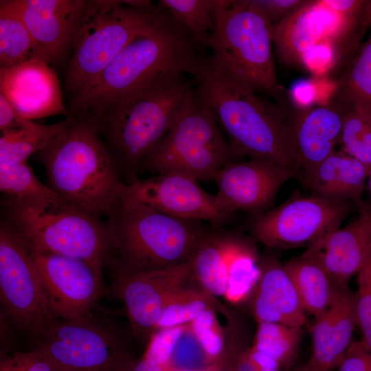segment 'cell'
Listing matches in <instances>:
<instances>
[{"label":"cell","mask_w":371,"mask_h":371,"mask_svg":"<svg viewBox=\"0 0 371 371\" xmlns=\"http://www.w3.org/2000/svg\"><path fill=\"white\" fill-rule=\"evenodd\" d=\"M205 47L168 10L148 31L128 43L89 89L66 104V117H85L162 76L199 77L210 67Z\"/></svg>","instance_id":"obj_1"},{"label":"cell","mask_w":371,"mask_h":371,"mask_svg":"<svg viewBox=\"0 0 371 371\" xmlns=\"http://www.w3.org/2000/svg\"><path fill=\"white\" fill-rule=\"evenodd\" d=\"M194 85V79L184 74L166 75L93 114L78 117L95 127L120 174L130 183L138 179L142 162L171 126Z\"/></svg>","instance_id":"obj_2"},{"label":"cell","mask_w":371,"mask_h":371,"mask_svg":"<svg viewBox=\"0 0 371 371\" xmlns=\"http://www.w3.org/2000/svg\"><path fill=\"white\" fill-rule=\"evenodd\" d=\"M38 153L47 185L68 204L100 220L109 219L120 206L125 183L99 132L85 118L72 117Z\"/></svg>","instance_id":"obj_3"},{"label":"cell","mask_w":371,"mask_h":371,"mask_svg":"<svg viewBox=\"0 0 371 371\" xmlns=\"http://www.w3.org/2000/svg\"><path fill=\"white\" fill-rule=\"evenodd\" d=\"M195 92L226 135L236 158L269 160L295 175L293 113L240 88L211 69L196 78Z\"/></svg>","instance_id":"obj_4"},{"label":"cell","mask_w":371,"mask_h":371,"mask_svg":"<svg viewBox=\"0 0 371 371\" xmlns=\"http://www.w3.org/2000/svg\"><path fill=\"white\" fill-rule=\"evenodd\" d=\"M273 27L251 0H217L208 47L212 71L241 89L288 107L276 77Z\"/></svg>","instance_id":"obj_5"},{"label":"cell","mask_w":371,"mask_h":371,"mask_svg":"<svg viewBox=\"0 0 371 371\" xmlns=\"http://www.w3.org/2000/svg\"><path fill=\"white\" fill-rule=\"evenodd\" d=\"M113 274L165 269L190 260L207 228L202 221L172 216L147 206L121 202L107 220Z\"/></svg>","instance_id":"obj_6"},{"label":"cell","mask_w":371,"mask_h":371,"mask_svg":"<svg viewBox=\"0 0 371 371\" xmlns=\"http://www.w3.org/2000/svg\"><path fill=\"white\" fill-rule=\"evenodd\" d=\"M5 218L37 251L86 262L100 275L109 265L113 241L108 221L64 200L4 201Z\"/></svg>","instance_id":"obj_7"},{"label":"cell","mask_w":371,"mask_h":371,"mask_svg":"<svg viewBox=\"0 0 371 371\" xmlns=\"http://www.w3.org/2000/svg\"><path fill=\"white\" fill-rule=\"evenodd\" d=\"M166 10L159 2L138 8L118 0L85 1L65 78L70 99L87 91L122 49L151 29Z\"/></svg>","instance_id":"obj_8"},{"label":"cell","mask_w":371,"mask_h":371,"mask_svg":"<svg viewBox=\"0 0 371 371\" xmlns=\"http://www.w3.org/2000/svg\"><path fill=\"white\" fill-rule=\"evenodd\" d=\"M232 161L236 159L226 137L194 88L167 133L144 159L140 170L207 181Z\"/></svg>","instance_id":"obj_9"},{"label":"cell","mask_w":371,"mask_h":371,"mask_svg":"<svg viewBox=\"0 0 371 371\" xmlns=\"http://www.w3.org/2000/svg\"><path fill=\"white\" fill-rule=\"evenodd\" d=\"M0 299L4 314L37 342L58 322L50 309L30 245L4 218L0 223Z\"/></svg>","instance_id":"obj_10"},{"label":"cell","mask_w":371,"mask_h":371,"mask_svg":"<svg viewBox=\"0 0 371 371\" xmlns=\"http://www.w3.org/2000/svg\"><path fill=\"white\" fill-rule=\"evenodd\" d=\"M36 348L58 371H120L133 358L113 322L93 308L57 322Z\"/></svg>","instance_id":"obj_11"},{"label":"cell","mask_w":371,"mask_h":371,"mask_svg":"<svg viewBox=\"0 0 371 371\" xmlns=\"http://www.w3.org/2000/svg\"><path fill=\"white\" fill-rule=\"evenodd\" d=\"M350 210L349 201L294 196L275 208L254 215L251 229L258 240L269 247H309L339 228Z\"/></svg>","instance_id":"obj_12"},{"label":"cell","mask_w":371,"mask_h":371,"mask_svg":"<svg viewBox=\"0 0 371 371\" xmlns=\"http://www.w3.org/2000/svg\"><path fill=\"white\" fill-rule=\"evenodd\" d=\"M192 278V258L176 266L130 274H113L111 293L125 305L133 334L150 337L168 302Z\"/></svg>","instance_id":"obj_13"},{"label":"cell","mask_w":371,"mask_h":371,"mask_svg":"<svg viewBox=\"0 0 371 371\" xmlns=\"http://www.w3.org/2000/svg\"><path fill=\"white\" fill-rule=\"evenodd\" d=\"M32 251L50 309L58 319H76L94 308L106 292L102 276L85 261Z\"/></svg>","instance_id":"obj_14"},{"label":"cell","mask_w":371,"mask_h":371,"mask_svg":"<svg viewBox=\"0 0 371 371\" xmlns=\"http://www.w3.org/2000/svg\"><path fill=\"white\" fill-rule=\"evenodd\" d=\"M121 202L141 204L185 219L221 227L228 219L218 210L215 195L188 177L167 173L124 183Z\"/></svg>","instance_id":"obj_15"},{"label":"cell","mask_w":371,"mask_h":371,"mask_svg":"<svg viewBox=\"0 0 371 371\" xmlns=\"http://www.w3.org/2000/svg\"><path fill=\"white\" fill-rule=\"evenodd\" d=\"M292 177H295L292 170L269 160L228 163L212 179L218 188L217 207L227 219L237 211L253 216L262 213Z\"/></svg>","instance_id":"obj_16"},{"label":"cell","mask_w":371,"mask_h":371,"mask_svg":"<svg viewBox=\"0 0 371 371\" xmlns=\"http://www.w3.org/2000/svg\"><path fill=\"white\" fill-rule=\"evenodd\" d=\"M34 43V58L56 63L71 50L85 0H10Z\"/></svg>","instance_id":"obj_17"},{"label":"cell","mask_w":371,"mask_h":371,"mask_svg":"<svg viewBox=\"0 0 371 371\" xmlns=\"http://www.w3.org/2000/svg\"><path fill=\"white\" fill-rule=\"evenodd\" d=\"M0 93L23 118L67 115L56 72L42 60L31 58L0 68Z\"/></svg>","instance_id":"obj_18"},{"label":"cell","mask_w":371,"mask_h":371,"mask_svg":"<svg viewBox=\"0 0 371 371\" xmlns=\"http://www.w3.org/2000/svg\"><path fill=\"white\" fill-rule=\"evenodd\" d=\"M359 214L308 247L303 253L317 261L336 289L348 288L371 254V206L359 203Z\"/></svg>","instance_id":"obj_19"},{"label":"cell","mask_w":371,"mask_h":371,"mask_svg":"<svg viewBox=\"0 0 371 371\" xmlns=\"http://www.w3.org/2000/svg\"><path fill=\"white\" fill-rule=\"evenodd\" d=\"M346 21L322 0H306L273 28L279 60L289 67L302 64L304 54L317 43L323 39L333 43L343 31Z\"/></svg>","instance_id":"obj_20"},{"label":"cell","mask_w":371,"mask_h":371,"mask_svg":"<svg viewBox=\"0 0 371 371\" xmlns=\"http://www.w3.org/2000/svg\"><path fill=\"white\" fill-rule=\"evenodd\" d=\"M344 114L345 106L335 100L293 113L295 177L300 181L335 151Z\"/></svg>","instance_id":"obj_21"},{"label":"cell","mask_w":371,"mask_h":371,"mask_svg":"<svg viewBox=\"0 0 371 371\" xmlns=\"http://www.w3.org/2000/svg\"><path fill=\"white\" fill-rule=\"evenodd\" d=\"M315 319L309 359L329 371L338 366L353 341L357 326L355 294L348 288L337 289L329 307Z\"/></svg>","instance_id":"obj_22"},{"label":"cell","mask_w":371,"mask_h":371,"mask_svg":"<svg viewBox=\"0 0 371 371\" xmlns=\"http://www.w3.org/2000/svg\"><path fill=\"white\" fill-rule=\"evenodd\" d=\"M261 277L252 300V312L260 323L302 328L306 322L303 306L287 272L277 260L260 262Z\"/></svg>","instance_id":"obj_23"},{"label":"cell","mask_w":371,"mask_h":371,"mask_svg":"<svg viewBox=\"0 0 371 371\" xmlns=\"http://www.w3.org/2000/svg\"><path fill=\"white\" fill-rule=\"evenodd\" d=\"M367 167L344 151L333 153L301 182L315 196L333 201H361Z\"/></svg>","instance_id":"obj_24"},{"label":"cell","mask_w":371,"mask_h":371,"mask_svg":"<svg viewBox=\"0 0 371 371\" xmlns=\"http://www.w3.org/2000/svg\"><path fill=\"white\" fill-rule=\"evenodd\" d=\"M231 234L208 226L192 257V277L205 290L224 296L226 290V255Z\"/></svg>","instance_id":"obj_25"},{"label":"cell","mask_w":371,"mask_h":371,"mask_svg":"<svg viewBox=\"0 0 371 371\" xmlns=\"http://www.w3.org/2000/svg\"><path fill=\"white\" fill-rule=\"evenodd\" d=\"M284 268L304 311L315 318L322 315L329 307L337 290L322 266L302 254L289 261Z\"/></svg>","instance_id":"obj_26"},{"label":"cell","mask_w":371,"mask_h":371,"mask_svg":"<svg viewBox=\"0 0 371 371\" xmlns=\"http://www.w3.org/2000/svg\"><path fill=\"white\" fill-rule=\"evenodd\" d=\"M71 121L69 117L51 124L31 121L23 127L1 131L0 164L26 161L30 156L43 150Z\"/></svg>","instance_id":"obj_27"},{"label":"cell","mask_w":371,"mask_h":371,"mask_svg":"<svg viewBox=\"0 0 371 371\" xmlns=\"http://www.w3.org/2000/svg\"><path fill=\"white\" fill-rule=\"evenodd\" d=\"M260 262L248 243L231 234L226 255L224 297L237 303L247 297L261 277Z\"/></svg>","instance_id":"obj_28"},{"label":"cell","mask_w":371,"mask_h":371,"mask_svg":"<svg viewBox=\"0 0 371 371\" xmlns=\"http://www.w3.org/2000/svg\"><path fill=\"white\" fill-rule=\"evenodd\" d=\"M335 98L344 106L371 111V27L339 80Z\"/></svg>","instance_id":"obj_29"},{"label":"cell","mask_w":371,"mask_h":371,"mask_svg":"<svg viewBox=\"0 0 371 371\" xmlns=\"http://www.w3.org/2000/svg\"><path fill=\"white\" fill-rule=\"evenodd\" d=\"M34 58L32 36L10 0L0 1V68Z\"/></svg>","instance_id":"obj_30"},{"label":"cell","mask_w":371,"mask_h":371,"mask_svg":"<svg viewBox=\"0 0 371 371\" xmlns=\"http://www.w3.org/2000/svg\"><path fill=\"white\" fill-rule=\"evenodd\" d=\"M302 328L275 323H260L251 348L276 361L284 370L294 363Z\"/></svg>","instance_id":"obj_31"},{"label":"cell","mask_w":371,"mask_h":371,"mask_svg":"<svg viewBox=\"0 0 371 371\" xmlns=\"http://www.w3.org/2000/svg\"><path fill=\"white\" fill-rule=\"evenodd\" d=\"M0 190L8 197L21 201L63 200L38 179L26 161L0 164Z\"/></svg>","instance_id":"obj_32"},{"label":"cell","mask_w":371,"mask_h":371,"mask_svg":"<svg viewBox=\"0 0 371 371\" xmlns=\"http://www.w3.org/2000/svg\"><path fill=\"white\" fill-rule=\"evenodd\" d=\"M159 2L189 30L199 45L208 47L214 28L217 0H161Z\"/></svg>","instance_id":"obj_33"},{"label":"cell","mask_w":371,"mask_h":371,"mask_svg":"<svg viewBox=\"0 0 371 371\" xmlns=\"http://www.w3.org/2000/svg\"><path fill=\"white\" fill-rule=\"evenodd\" d=\"M344 106L340 138L343 151L362 162L370 173L371 111Z\"/></svg>","instance_id":"obj_34"},{"label":"cell","mask_w":371,"mask_h":371,"mask_svg":"<svg viewBox=\"0 0 371 371\" xmlns=\"http://www.w3.org/2000/svg\"><path fill=\"white\" fill-rule=\"evenodd\" d=\"M206 294L194 289H183L166 304L157 322L158 329L190 324L210 307Z\"/></svg>","instance_id":"obj_35"},{"label":"cell","mask_w":371,"mask_h":371,"mask_svg":"<svg viewBox=\"0 0 371 371\" xmlns=\"http://www.w3.org/2000/svg\"><path fill=\"white\" fill-rule=\"evenodd\" d=\"M216 361L207 355L188 324L174 348L166 371L205 369Z\"/></svg>","instance_id":"obj_36"},{"label":"cell","mask_w":371,"mask_h":371,"mask_svg":"<svg viewBox=\"0 0 371 371\" xmlns=\"http://www.w3.org/2000/svg\"><path fill=\"white\" fill-rule=\"evenodd\" d=\"M358 288L355 294V308L361 341L371 350V254L358 273Z\"/></svg>","instance_id":"obj_37"},{"label":"cell","mask_w":371,"mask_h":371,"mask_svg":"<svg viewBox=\"0 0 371 371\" xmlns=\"http://www.w3.org/2000/svg\"><path fill=\"white\" fill-rule=\"evenodd\" d=\"M189 324L207 355L216 361L225 347L223 333L212 308L205 310Z\"/></svg>","instance_id":"obj_38"},{"label":"cell","mask_w":371,"mask_h":371,"mask_svg":"<svg viewBox=\"0 0 371 371\" xmlns=\"http://www.w3.org/2000/svg\"><path fill=\"white\" fill-rule=\"evenodd\" d=\"M187 324L158 329L150 337L144 355L166 371L171 355Z\"/></svg>","instance_id":"obj_39"},{"label":"cell","mask_w":371,"mask_h":371,"mask_svg":"<svg viewBox=\"0 0 371 371\" xmlns=\"http://www.w3.org/2000/svg\"><path fill=\"white\" fill-rule=\"evenodd\" d=\"M0 371H58L37 348L1 355Z\"/></svg>","instance_id":"obj_40"},{"label":"cell","mask_w":371,"mask_h":371,"mask_svg":"<svg viewBox=\"0 0 371 371\" xmlns=\"http://www.w3.org/2000/svg\"><path fill=\"white\" fill-rule=\"evenodd\" d=\"M302 64L317 78L329 74L336 64L334 45L327 39L322 40L304 54Z\"/></svg>","instance_id":"obj_41"},{"label":"cell","mask_w":371,"mask_h":371,"mask_svg":"<svg viewBox=\"0 0 371 371\" xmlns=\"http://www.w3.org/2000/svg\"><path fill=\"white\" fill-rule=\"evenodd\" d=\"M306 0H251L274 27L301 6Z\"/></svg>","instance_id":"obj_42"},{"label":"cell","mask_w":371,"mask_h":371,"mask_svg":"<svg viewBox=\"0 0 371 371\" xmlns=\"http://www.w3.org/2000/svg\"><path fill=\"white\" fill-rule=\"evenodd\" d=\"M336 371H371V350L359 340L352 341Z\"/></svg>","instance_id":"obj_43"},{"label":"cell","mask_w":371,"mask_h":371,"mask_svg":"<svg viewBox=\"0 0 371 371\" xmlns=\"http://www.w3.org/2000/svg\"><path fill=\"white\" fill-rule=\"evenodd\" d=\"M318 91V80H301L295 82L289 91L291 102L297 111H304L313 107L321 99Z\"/></svg>","instance_id":"obj_44"},{"label":"cell","mask_w":371,"mask_h":371,"mask_svg":"<svg viewBox=\"0 0 371 371\" xmlns=\"http://www.w3.org/2000/svg\"><path fill=\"white\" fill-rule=\"evenodd\" d=\"M31 121L20 116L9 102L8 99L0 93V129L1 131L8 129L23 127Z\"/></svg>","instance_id":"obj_45"},{"label":"cell","mask_w":371,"mask_h":371,"mask_svg":"<svg viewBox=\"0 0 371 371\" xmlns=\"http://www.w3.org/2000/svg\"><path fill=\"white\" fill-rule=\"evenodd\" d=\"M245 348L234 345L225 348L221 356L220 365L216 371H237V362Z\"/></svg>","instance_id":"obj_46"},{"label":"cell","mask_w":371,"mask_h":371,"mask_svg":"<svg viewBox=\"0 0 371 371\" xmlns=\"http://www.w3.org/2000/svg\"><path fill=\"white\" fill-rule=\"evenodd\" d=\"M120 371H166L161 366L144 355L139 359L133 357Z\"/></svg>","instance_id":"obj_47"},{"label":"cell","mask_w":371,"mask_h":371,"mask_svg":"<svg viewBox=\"0 0 371 371\" xmlns=\"http://www.w3.org/2000/svg\"><path fill=\"white\" fill-rule=\"evenodd\" d=\"M298 371H326L317 366L311 360H308V362L302 366Z\"/></svg>","instance_id":"obj_48"},{"label":"cell","mask_w":371,"mask_h":371,"mask_svg":"<svg viewBox=\"0 0 371 371\" xmlns=\"http://www.w3.org/2000/svg\"><path fill=\"white\" fill-rule=\"evenodd\" d=\"M220 359H221V357L218 358V360L215 361L213 364H212L210 366L205 369L192 370H173V371H216L220 365Z\"/></svg>","instance_id":"obj_49"},{"label":"cell","mask_w":371,"mask_h":371,"mask_svg":"<svg viewBox=\"0 0 371 371\" xmlns=\"http://www.w3.org/2000/svg\"><path fill=\"white\" fill-rule=\"evenodd\" d=\"M368 177H370V188H371V172L370 173Z\"/></svg>","instance_id":"obj_50"}]
</instances>
